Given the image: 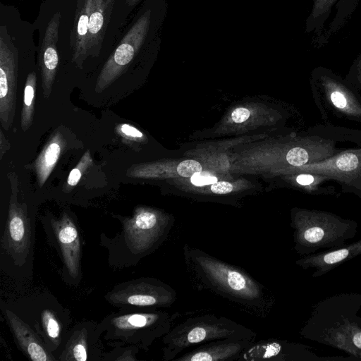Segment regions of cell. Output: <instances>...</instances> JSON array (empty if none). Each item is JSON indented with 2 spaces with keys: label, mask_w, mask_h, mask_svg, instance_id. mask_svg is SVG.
<instances>
[{
  "label": "cell",
  "mask_w": 361,
  "mask_h": 361,
  "mask_svg": "<svg viewBox=\"0 0 361 361\" xmlns=\"http://www.w3.org/2000/svg\"><path fill=\"white\" fill-rule=\"evenodd\" d=\"M185 271L192 288L221 297L250 314L265 318L275 304L274 295L243 269L185 243Z\"/></svg>",
  "instance_id": "cell-1"
},
{
  "label": "cell",
  "mask_w": 361,
  "mask_h": 361,
  "mask_svg": "<svg viewBox=\"0 0 361 361\" xmlns=\"http://www.w3.org/2000/svg\"><path fill=\"white\" fill-rule=\"evenodd\" d=\"M121 1L124 0H64L59 51L66 49L71 62L80 69L87 59L99 57L106 47L110 26L121 28V24L114 21L115 11L130 13L116 11L118 6L128 7L126 3L118 4Z\"/></svg>",
  "instance_id": "cell-2"
},
{
  "label": "cell",
  "mask_w": 361,
  "mask_h": 361,
  "mask_svg": "<svg viewBox=\"0 0 361 361\" xmlns=\"http://www.w3.org/2000/svg\"><path fill=\"white\" fill-rule=\"evenodd\" d=\"M121 228L114 236L99 235V245L107 251L111 267L123 269L136 266L164 243L173 228V219L160 210L136 207L131 216L114 214Z\"/></svg>",
  "instance_id": "cell-3"
},
{
  "label": "cell",
  "mask_w": 361,
  "mask_h": 361,
  "mask_svg": "<svg viewBox=\"0 0 361 361\" xmlns=\"http://www.w3.org/2000/svg\"><path fill=\"white\" fill-rule=\"evenodd\" d=\"M360 310L361 293H342L326 297L312 306L300 335L361 360Z\"/></svg>",
  "instance_id": "cell-4"
},
{
  "label": "cell",
  "mask_w": 361,
  "mask_h": 361,
  "mask_svg": "<svg viewBox=\"0 0 361 361\" xmlns=\"http://www.w3.org/2000/svg\"><path fill=\"white\" fill-rule=\"evenodd\" d=\"M12 186L0 228V269L17 282L27 283L34 274L35 212Z\"/></svg>",
  "instance_id": "cell-5"
},
{
  "label": "cell",
  "mask_w": 361,
  "mask_h": 361,
  "mask_svg": "<svg viewBox=\"0 0 361 361\" xmlns=\"http://www.w3.org/2000/svg\"><path fill=\"white\" fill-rule=\"evenodd\" d=\"M34 31L16 7L0 4V122L6 130L15 116L20 59L36 47Z\"/></svg>",
  "instance_id": "cell-6"
},
{
  "label": "cell",
  "mask_w": 361,
  "mask_h": 361,
  "mask_svg": "<svg viewBox=\"0 0 361 361\" xmlns=\"http://www.w3.org/2000/svg\"><path fill=\"white\" fill-rule=\"evenodd\" d=\"M176 320L161 338L164 361L174 360L183 350L193 345L227 338L255 341L257 336L251 329L212 313L190 315L178 322Z\"/></svg>",
  "instance_id": "cell-7"
},
{
  "label": "cell",
  "mask_w": 361,
  "mask_h": 361,
  "mask_svg": "<svg viewBox=\"0 0 361 361\" xmlns=\"http://www.w3.org/2000/svg\"><path fill=\"white\" fill-rule=\"evenodd\" d=\"M180 316L178 312L171 314L157 310L120 309L106 315L99 325L105 340L136 345L147 351L170 331Z\"/></svg>",
  "instance_id": "cell-8"
},
{
  "label": "cell",
  "mask_w": 361,
  "mask_h": 361,
  "mask_svg": "<svg viewBox=\"0 0 361 361\" xmlns=\"http://www.w3.org/2000/svg\"><path fill=\"white\" fill-rule=\"evenodd\" d=\"M5 303L37 333L56 356L71 328L69 310L48 291L25 294Z\"/></svg>",
  "instance_id": "cell-9"
},
{
  "label": "cell",
  "mask_w": 361,
  "mask_h": 361,
  "mask_svg": "<svg viewBox=\"0 0 361 361\" xmlns=\"http://www.w3.org/2000/svg\"><path fill=\"white\" fill-rule=\"evenodd\" d=\"M293 250L302 257L342 247L355 237L357 224L351 220L316 212H298L292 216Z\"/></svg>",
  "instance_id": "cell-10"
},
{
  "label": "cell",
  "mask_w": 361,
  "mask_h": 361,
  "mask_svg": "<svg viewBox=\"0 0 361 361\" xmlns=\"http://www.w3.org/2000/svg\"><path fill=\"white\" fill-rule=\"evenodd\" d=\"M49 246L54 247L61 262L63 282L77 287L82 278V235L76 216L63 209L59 216L51 213L41 218Z\"/></svg>",
  "instance_id": "cell-11"
},
{
  "label": "cell",
  "mask_w": 361,
  "mask_h": 361,
  "mask_svg": "<svg viewBox=\"0 0 361 361\" xmlns=\"http://www.w3.org/2000/svg\"><path fill=\"white\" fill-rule=\"evenodd\" d=\"M64 0H44L33 26L39 30L37 66L44 97L48 99L59 64V39Z\"/></svg>",
  "instance_id": "cell-12"
},
{
  "label": "cell",
  "mask_w": 361,
  "mask_h": 361,
  "mask_svg": "<svg viewBox=\"0 0 361 361\" xmlns=\"http://www.w3.org/2000/svg\"><path fill=\"white\" fill-rule=\"evenodd\" d=\"M176 298L177 293L173 287L149 276L117 283L104 295L110 305L126 310L168 308Z\"/></svg>",
  "instance_id": "cell-13"
},
{
  "label": "cell",
  "mask_w": 361,
  "mask_h": 361,
  "mask_svg": "<svg viewBox=\"0 0 361 361\" xmlns=\"http://www.w3.org/2000/svg\"><path fill=\"white\" fill-rule=\"evenodd\" d=\"M150 23L151 11L149 10L134 19L102 68L96 81L97 92H103L124 73L143 46Z\"/></svg>",
  "instance_id": "cell-14"
},
{
  "label": "cell",
  "mask_w": 361,
  "mask_h": 361,
  "mask_svg": "<svg viewBox=\"0 0 361 361\" xmlns=\"http://www.w3.org/2000/svg\"><path fill=\"white\" fill-rule=\"evenodd\" d=\"M352 357H320L310 346L287 340L266 338L254 341L240 355L238 361H341Z\"/></svg>",
  "instance_id": "cell-15"
},
{
  "label": "cell",
  "mask_w": 361,
  "mask_h": 361,
  "mask_svg": "<svg viewBox=\"0 0 361 361\" xmlns=\"http://www.w3.org/2000/svg\"><path fill=\"white\" fill-rule=\"evenodd\" d=\"M102 334L97 322L77 323L70 329L56 354L57 361H102L105 352L101 341Z\"/></svg>",
  "instance_id": "cell-16"
},
{
  "label": "cell",
  "mask_w": 361,
  "mask_h": 361,
  "mask_svg": "<svg viewBox=\"0 0 361 361\" xmlns=\"http://www.w3.org/2000/svg\"><path fill=\"white\" fill-rule=\"evenodd\" d=\"M0 309L13 338L20 351L32 361H57L37 333L5 302L1 301Z\"/></svg>",
  "instance_id": "cell-17"
},
{
  "label": "cell",
  "mask_w": 361,
  "mask_h": 361,
  "mask_svg": "<svg viewBox=\"0 0 361 361\" xmlns=\"http://www.w3.org/2000/svg\"><path fill=\"white\" fill-rule=\"evenodd\" d=\"M254 341L249 339L227 338L212 341L178 356L176 361H234Z\"/></svg>",
  "instance_id": "cell-18"
},
{
  "label": "cell",
  "mask_w": 361,
  "mask_h": 361,
  "mask_svg": "<svg viewBox=\"0 0 361 361\" xmlns=\"http://www.w3.org/2000/svg\"><path fill=\"white\" fill-rule=\"evenodd\" d=\"M361 255V238L355 242L347 243L340 248L324 250L295 261V264L303 269H312V277L317 278L332 271L335 268Z\"/></svg>",
  "instance_id": "cell-19"
},
{
  "label": "cell",
  "mask_w": 361,
  "mask_h": 361,
  "mask_svg": "<svg viewBox=\"0 0 361 361\" xmlns=\"http://www.w3.org/2000/svg\"><path fill=\"white\" fill-rule=\"evenodd\" d=\"M357 0H314L313 6L307 24L310 31L322 35L326 20L329 18L334 8H336V16L329 27L326 37L332 35L350 14L351 8Z\"/></svg>",
  "instance_id": "cell-20"
},
{
  "label": "cell",
  "mask_w": 361,
  "mask_h": 361,
  "mask_svg": "<svg viewBox=\"0 0 361 361\" xmlns=\"http://www.w3.org/2000/svg\"><path fill=\"white\" fill-rule=\"evenodd\" d=\"M65 145L66 141L62 134L59 130H56L51 134L35 159L33 168L39 188L44 185L51 175Z\"/></svg>",
  "instance_id": "cell-21"
},
{
  "label": "cell",
  "mask_w": 361,
  "mask_h": 361,
  "mask_svg": "<svg viewBox=\"0 0 361 361\" xmlns=\"http://www.w3.org/2000/svg\"><path fill=\"white\" fill-rule=\"evenodd\" d=\"M36 86L37 73L33 70L27 74L24 88L23 104L20 117V126L23 132L27 131L33 123Z\"/></svg>",
  "instance_id": "cell-22"
},
{
  "label": "cell",
  "mask_w": 361,
  "mask_h": 361,
  "mask_svg": "<svg viewBox=\"0 0 361 361\" xmlns=\"http://www.w3.org/2000/svg\"><path fill=\"white\" fill-rule=\"evenodd\" d=\"M111 350L104 352L102 361H135L137 360V355L141 350L139 347L133 345L123 344L118 341L107 343Z\"/></svg>",
  "instance_id": "cell-23"
},
{
  "label": "cell",
  "mask_w": 361,
  "mask_h": 361,
  "mask_svg": "<svg viewBox=\"0 0 361 361\" xmlns=\"http://www.w3.org/2000/svg\"><path fill=\"white\" fill-rule=\"evenodd\" d=\"M92 159L90 152L87 150L80 159L78 164L73 169L67 178L66 184L68 188L76 185L81 179L83 173L92 165Z\"/></svg>",
  "instance_id": "cell-24"
},
{
  "label": "cell",
  "mask_w": 361,
  "mask_h": 361,
  "mask_svg": "<svg viewBox=\"0 0 361 361\" xmlns=\"http://www.w3.org/2000/svg\"><path fill=\"white\" fill-rule=\"evenodd\" d=\"M178 173L183 177H192L194 174L202 171V166L195 160H185L177 166Z\"/></svg>",
  "instance_id": "cell-25"
},
{
  "label": "cell",
  "mask_w": 361,
  "mask_h": 361,
  "mask_svg": "<svg viewBox=\"0 0 361 361\" xmlns=\"http://www.w3.org/2000/svg\"><path fill=\"white\" fill-rule=\"evenodd\" d=\"M286 159L293 166H302L308 160V154L305 149L295 147L288 151Z\"/></svg>",
  "instance_id": "cell-26"
},
{
  "label": "cell",
  "mask_w": 361,
  "mask_h": 361,
  "mask_svg": "<svg viewBox=\"0 0 361 361\" xmlns=\"http://www.w3.org/2000/svg\"><path fill=\"white\" fill-rule=\"evenodd\" d=\"M358 164L356 155L347 153L341 155L336 161L337 166L342 171H350L355 169Z\"/></svg>",
  "instance_id": "cell-27"
},
{
  "label": "cell",
  "mask_w": 361,
  "mask_h": 361,
  "mask_svg": "<svg viewBox=\"0 0 361 361\" xmlns=\"http://www.w3.org/2000/svg\"><path fill=\"white\" fill-rule=\"evenodd\" d=\"M116 129L119 135L128 140H133L135 139H140L143 137L142 132L129 124H121L116 128Z\"/></svg>",
  "instance_id": "cell-28"
},
{
  "label": "cell",
  "mask_w": 361,
  "mask_h": 361,
  "mask_svg": "<svg viewBox=\"0 0 361 361\" xmlns=\"http://www.w3.org/2000/svg\"><path fill=\"white\" fill-rule=\"evenodd\" d=\"M191 183L196 186H203L217 182V178L207 172H198L190 178Z\"/></svg>",
  "instance_id": "cell-29"
},
{
  "label": "cell",
  "mask_w": 361,
  "mask_h": 361,
  "mask_svg": "<svg viewBox=\"0 0 361 361\" xmlns=\"http://www.w3.org/2000/svg\"><path fill=\"white\" fill-rule=\"evenodd\" d=\"M211 190L217 195L228 194L233 190V185L226 181L216 182L212 185Z\"/></svg>",
  "instance_id": "cell-30"
},
{
  "label": "cell",
  "mask_w": 361,
  "mask_h": 361,
  "mask_svg": "<svg viewBox=\"0 0 361 361\" xmlns=\"http://www.w3.org/2000/svg\"><path fill=\"white\" fill-rule=\"evenodd\" d=\"M250 111L245 108L235 109L231 114V118L235 123L245 121L250 116Z\"/></svg>",
  "instance_id": "cell-31"
},
{
  "label": "cell",
  "mask_w": 361,
  "mask_h": 361,
  "mask_svg": "<svg viewBox=\"0 0 361 361\" xmlns=\"http://www.w3.org/2000/svg\"><path fill=\"white\" fill-rule=\"evenodd\" d=\"M331 99L334 104L339 109H343L346 106V99L341 92H334L331 95Z\"/></svg>",
  "instance_id": "cell-32"
},
{
  "label": "cell",
  "mask_w": 361,
  "mask_h": 361,
  "mask_svg": "<svg viewBox=\"0 0 361 361\" xmlns=\"http://www.w3.org/2000/svg\"><path fill=\"white\" fill-rule=\"evenodd\" d=\"M10 143L4 135L2 130H0V159H2L3 156L10 149Z\"/></svg>",
  "instance_id": "cell-33"
},
{
  "label": "cell",
  "mask_w": 361,
  "mask_h": 361,
  "mask_svg": "<svg viewBox=\"0 0 361 361\" xmlns=\"http://www.w3.org/2000/svg\"><path fill=\"white\" fill-rule=\"evenodd\" d=\"M296 180L299 184L307 185L314 181V178L311 175L301 174L297 177Z\"/></svg>",
  "instance_id": "cell-34"
},
{
  "label": "cell",
  "mask_w": 361,
  "mask_h": 361,
  "mask_svg": "<svg viewBox=\"0 0 361 361\" xmlns=\"http://www.w3.org/2000/svg\"><path fill=\"white\" fill-rule=\"evenodd\" d=\"M128 6L132 10L140 0H126Z\"/></svg>",
  "instance_id": "cell-35"
},
{
  "label": "cell",
  "mask_w": 361,
  "mask_h": 361,
  "mask_svg": "<svg viewBox=\"0 0 361 361\" xmlns=\"http://www.w3.org/2000/svg\"><path fill=\"white\" fill-rule=\"evenodd\" d=\"M18 1H23V0H18Z\"/></svg>",
  "instance_id": "cell-36"
}]
</instances>
